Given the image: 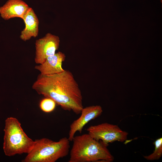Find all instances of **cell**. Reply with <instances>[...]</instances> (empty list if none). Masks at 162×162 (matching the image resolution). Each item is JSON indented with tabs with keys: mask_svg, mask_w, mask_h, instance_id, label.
I'll return each instance as SVG.
<instances>
[{
	"mask_svg": "<svg viewBox=\"0 0 162 162\" xmlns=\"http://www.w3.org/2000/svg\"><path fill=\"white\" fill-rule=\"evenodd\" d=\"M65 54L61 52L56 53L48 57L42 63L36 65L34 68L44 75H50L62 73L64 71L62 63L65 59Z\"/></svg>",
	"mask_w": 162,
	"mask_h": 162,
	"instance_id": "obj_8",
	"label": "cell"
},
{
	"mask_svg": "<svg viewBox=\"0 0 162 162\" xmlns=\"http://www.w3.org/2000/svg\"><path fill=\"white\" fill-rule=\"evenodd\" d=\"M70 142L66 137L58 141L45 138L36 140L32 148L22 162H55L68 155Z\"/></svg>",
	"mask_w": 162,
	"mask_h": 162,
	"instance_id": "obj_3",
	"label": "cell"
},
{
	"mask_svg": "<svg viewBox=\"0 0 162 162\" xmlns=\"http://www.w3.org/2000/svg\"><path fill=\"white\" fill-rule=\"evenodd\" d=\"M68 162H111L114 157L107 146L88 134L74 136Z\"/></svg>",
	"mask_w": 162,
	"mask_h": 162,
	"instance_id": "obj_2",
	"label": "cell"
},
{
	"mask_svg": "<svg viewBox=\"0 0 162 162\" xmlns=\"http://www.w3.org/2000/svg\"><path fill=\"white\" fill-rule=\"evenodd\" d=\"M32 88L38 94L52 99L65 110L79 114L83 108L81 90L72 73L68 70L50 75L40 74Z\"/></svg>",
	"mask_w": 162,
	"mask_h": 162,
	"instance_id": "obj_1",
	"label": "cell"
},
{
	"mask_svg": "<svg viewBox=\"0 0 162 162\" xmlns=\"http://www.w3.org/2000/svg\"><path fill=\"white\" fill-rule=\"evenodd\" d=\"M43 99L40 102V107L41 109L46 112H50L55 109L56 103L52 99L48 98Z\"/></svg>",
	"mask_w": 162,
	"mask_h": 162,
	"instance_id": "obj_12",
	"label": "cell"
},
{
	"mask_svg": "<svg viewBox=\"0 0 162 162\" xmlns=\"http://www.w3.org/2000/svg\"><path fill=\"white\" fill-rule=\"evenodd\" d=\"M103 112L100 105H93L83 108L81 115L70 124L68 138L72 141L76 132L81 133L84 126L90 121L100 116Z\"/></svg>",
	"mask_w": 162,
	"mask_h": 162,
	"instance_id": "obj_7",
	"label": "cell"
},
{
	"mask_svg": "<svg viewBox=\"0 0 162 162\" xmlns=\"http://www.w3.org/2000/svg\"><path fill=\"white\" fill-rule=\"evenodd\" d=\"M25 28L21 31L20 38L26 41L31 38L38 36L39 32V21L33 9L31 7L25 14L23 19Z\"/></svg>",
	"mask_w": 162,
	"mask_h": 162,
	"instance_id": "obj_10",
	"label": "cell"
},
{
	"mask_svg": "<svg viewBox=\"0 0 162 162\" xmlns=\"http://www.w3.org/2000/svg\"><path fill=\"white\" fill-rule=\"evenodd\" d=\"M60 42V39L58 36L50 33L36 40L34 58L35 63L40 64L48 57L54 55L59 48Z\"/></svg>",
	"mask_w": 162,
	"mask_h": 162,
	"instance_id": "obj_6",
	"label": "cell"
},
{
	"mask_svg": "<svg viewBox=\"0 0 162 162\" xmlns=\"http://www.w3.org/2000/svg\"><path fill=\"white\" fill-rule=\"evenodd\" d=\"M155 146L154 150L152 154L148 156H144L147 160H158L162 155V138L157 139L154 142Z\"/></svg>",
	"mask_w": 162,
	"mask_h": 162,
	"instance_id": "obj_11",
	"label": "cell"
},
{
	"mask_svg": "<svg viewBox=\"0 0 162 162\" xmlns=\"http://www.w3.org/2000/svg\"><path fill=\"white\" fill-rule=\"evenodd\" d=\"M86 130L92 138L101 141L107 147L110 143L116 141H124L128 134L127 132L123 131L117 125L107 123L91 126Z\"/></svg>",
	"mask_w": 162,
	"mask_h": 162,
	"instance_id": "obj_5",
	"label": "cell"
},
{
	"mask_svg": "<svg viewBox=\"0 0 162 162\" xmlns=\"http://www.w3.org/2000/svg\"><path fill=\"white\" fill-rule=\"evenodd\" d=\"M3 148L8 156L28 154L32 148L34 141L29 138L16 118H8L5 121Z\"/></svg>",
	"mask_w": 162,
	"mask_h": 162,
	"instance_id": "obj_4",
	"label": "cell"
},
{
	"mask_svg": "<svg viewBox=\"0 0 162 162\" xmlns=\"http://www.w3.org/2000/svg\"><path fill=\"white\" fill-rule=\"evenodd\" d=\"M30 7L22 0H8L0 7L1 17L5 20L15 17L23 20Z\"/></svg>",
	"mask_w": 162,
	"mask_h": 162,
	"instance_id": "obj_9",
	"label": "cell"
}]
</instances>
